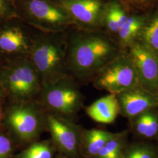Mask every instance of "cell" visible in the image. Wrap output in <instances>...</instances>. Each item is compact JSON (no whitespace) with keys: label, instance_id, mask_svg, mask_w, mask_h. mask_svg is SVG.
<instances>
[{"label":"cell","instance_id":"6da1fadb","mask_svg":"<svg viewBox=\"0 0 158 158\" xmlns=\"http://www.w3.org/2000/svg\"><path fill=\"white\" fill-rule=\"evenodd\" d=\"M66 35L68 73L79 84L91 82L122 51L102 29L85 31L71 27Z\"/></svg>","mask_w":158,"mask_h":158},{"label":"cell","instance_id":"7a4b0ae2","mask_svg":"<svg viewBox=\"0 0 158 158\" xmlns=\"http://www.w3.org/2000/svg\"><path fill=\"white\" fill-rule=\"evenodd\" d=\"M66 31H34L29 58L39 74L42 87L54 84L69 76L66 65Z\"/></svg>","mask_w":158,"mask_h":158},{"label":"cell","instance_id":"3957f363","mask_svg":"<svg viewBox=\"0 0 158 158\" xmlns=\"http://www.w3.org/2000/svg\"><path fill=\"white\" fill-rule=\"evenodd\" d=\"M3 128L14 143L27 147L48 132L45 110L37 100L6 102Z\"/></svg>","mask_w":158,"mask_h":158},{"label":"cell","instance_id":"277c9868","mask_svg":"<svg viewBox=\"0 0 158 158\" xmlns=\"http://www.w3.org/2000/svg\"><path fill=\"white\" fill-rule=\"evenodd\" d=\"M0 80L8 102L36 100L42 85L29 57L0 63Z\"/></svg>","mask_w":158,"mask_h":158},{"label":"cell","instance_id":"5b68a950","mask_svg":"<svg viewBox=\"0 0 158 158\" xmlns=\"http://www.w3.org/2000/svg\"><path fill=\"white\" fill-rule=\"evenodd\" d=\"M17 18L44 32L66 31L72 27L67 13L52 0H11Z\"/></svg>","mask_w":158,"mask_h":158},{"label":"cell","instance_id":"8992f818","mask_svg":"<svg viewBox=\"0 0 158 158\" xmlns=\"http://www.w3.org/2000/svg\"><path fill=\"white\" fill-rule=\"evenodd\" d=\"M79 85L69 75L54 84L42 87L36 100L46 112L74 121L85 100Z\"/></svg>","mask_w":158,"mask_h":158},{"label":"cell","instance_id":"52a82bcc","mask_svg":"<svg viewBox=\"0 0 158 158\" xmlns=\"http://www.w3.org/2000/svg\"><path fill=\"white\" fill-rule=\"evenodd\" d=\"M91 82L97 89L114 95L139 85L134 64L127 50L121 51Z\"/></svg>","mask_w":158,"mask_h":158},{"label":"cell","instance_id":"ba28073f","mask_svg":"<svg viewBox=\"0 0 158 158\" xmlns=\"http://www.w3.org/2000/svg\"><path fill=\"white\" fill-rule=\"evenodd\" d=\"M17 17L0 25V63L29 57L34 31Z\"/></svg>","mask_w":158,"mask_h":158},{"label":"cell","instance_id":"9c48e42d","mask_svg":"<svg viewBox=\"0 0 158 158\" xmlns=\"http://www.w3.org/2000/svg\"><path fill=\"white\" fill-rule=\"evenodd\" d=\"M48 132L59 153L68 158H81L80 142L84 128L75 121L46 112Z\"/></svg>","mask_w":158,"mask_h":158},{"label":"cell","instance_id":"30bf717a","mask_svg":"<svg viewBox=\"0 0 158 158\" xmlns=\"http://www.w3.org/2000/svg\"><path fill=\"white\" fill-rule=\"evenodd\" d=\"M67 13L72 27L85 31L100 30L108 0H52Z\"/></svg>","mask_w":158,"mask_h":158},{"label":"cell","instance_id":"8fae6325","mask_svg":"<svg viewBox=\"0 0 158 158\" xmlns=\"http://www.w3.org/2000/svg\"><path fill=\"white\" fill-rule=\"evenodd\" d=\"M127 51L134 64L139 85L158 96V55L138 40Z\"/></svg>","mask_w":158,"mask_h":158},{"label":"cell","instance_id":"7c38bea8","mask_svg":"<svg viewBox=\"0 0 158 158\" xmlns=\"http://www.w3.org/2000/svg\"><path fill=\"white\" fill-rule=\"evenodd\" d=\"M118 101L119 114L131 119L151 109L158 108V97L140 85L115 95Z\"/></svg>","mask_w":158,"mask_h":158},{"label":"cell","instance_id":"4fadbf2b","mask_svg":"<svg viewBox=\"0 0 158 158\" xmlns=\"http://www.w3.org/2000/svg\"><path fill=\"white\" fill-rule=\"evenodd\" d=\"M85 112L97 123H113L119 114L118 101L115 95L110 94L91 104L85 108Z\"/></svg>","mask_w":158,"mask_h":158},{"label":"cell","instance_id":"5bb4252c","mask_svg":"<svg viewBox=\"0 0 158 158\" xmlns=\"http://www.w3.org/2000/svg\"><path fill=\"white\" fill-rule=\"evenodd\" d=\"M117 134L100 129H83L80 142L81 157L95 158L106 143Z\"/></svg>","mask_w":158,"mask_h":158},{"label":"cell","instance_id":"9a60e30c","mask_svg":"<svg viewBox=\"0 0 158 158\" xmlns=\"http://www.w3.org/2000/svg\"><path fill=\"white\" fill-rule=\"evenodd\" d=\"M118 0H108L102 22V29L113 40L130 15Z\"/></svg>","mask_w":158,"mask_h":158},{"label":"cell","instance_id":"2e32d148","mask_svg":"<svg viewBox=\"0 0 158 158\" xmlns=\"http://www.w3.org/2000/svg\"><path fill=\"white\" fill-rule=\"evenodd\" d=\"M148 14H130L123 27L115 36L114 40L121 51H126L137 40L142 28L145 23Z\"/></svg>","mask_w":158,"mask_h":158},{"label":"cell","instance_id":"e0dca14e","mask_svg":"<svg viewBox=\"0 0 158 158\" xmlns=\"http://www.w3.org/2000/svg\"><path fill=\"white\" fill-rule=\"evenodd\" d=\"M132 128L136 135L144 138H153L158 134V111L151 109L131 119Z\"/></svg>","mask_w":158,"mask_h":158},{"label":"cell","instance_id":"ac0fdd59","mask_svg":"<svg viewBox=\"0 0 158 158\" xmlns=\"http://www.w3.org/2000/svg\"><path fill=\"white\" fill-rule=\"evenodd\" d=\"M137 40L158 56V7L148 13Z\"/></svg>","mask_w":158,"mask_h":158},{"label":"cell","instance_id":"d6986e66","mask_svg":"<svg viewBox=\"0 0 158 158\" xmlns=\"http://www.w3.org/2000/svg\"><path fill=\"white\" fill-rule=\"evenodd\" d=\"M57 149L52 139L37 141L29 145L15 158H54Z\"/></svg>","mask_w":158,"mask_h":158},{"label":"cell","instance_id":"ffe728a7","mask_svg":"<svg viewBox=\"0 0 158 158\" xmlns=\"http://www.w3.org/2000/svg\"><path fill=\"white\" fill-rule=\"evenodd\" d=\"M127 131L118 132L110 139L94 158H124Z\"/></svg>","mask_w":158,"mask_h":158},{"label":"cell","instance_id":"44dd1931","mask_svg":"<svg viewBox=\"0 0 158 158\" xmlns=\"http://www.w3.org/2000/svg\"><path fill=\"white\" fill-rule=\"evenodd\" d=\"M130 14H145L158 7V0H118Z\"/></svg>","mask_w":158,"mask_h":158},{"label":"cell","instance_id":"7402d4cb","mask_svg":"<svg viewBox=\"0 0 158 158\" xmlns=\"http://www.w3.org/2000/svg\"><path fill=\"white\" fill-rule=\"evenodd\" d=\"M14 142L7 134L0 130V158H11L14 149Z\"/></svg>","mask_w":158,"mask_h":158},{"label":"cell","instance_id":"603a6c76","mask_svg":"<svg viewBox=\"0 0 158 158\" xmlns=\"http://www.w3.org/2000/svg\"><path fill=\"white\" fill-rule=\"evenodd\" d=\"M16 17L11 0H0V25Z\"/></svg>","mask_w":158,"mask_h":158},{"label":"cell","instance_id":"cb8c5ba5","mask_svg":"<svg viewBox=\"0 0 158 158\" xmlns=\"http://www.w3.org/2000/svg\"><path fill=\"white\" fill-rule=\"evenodd\" d=\"M158 152L155 148L149 144L139 143L138 158H156Z\"/></svg>","mask_w":158,"mask_h":158},{"label":"cell","instance_id":"d4e9b609","mask_svg":"<svg viewBox=\"0 0 158 158\" xmlns=\"http://www.w3.org/2000/svg\"><path fill=\"white\" fill-rule=\"evenodd\" d=\"M6 99L0 100V130L3 128V120L4 117V111L6 106Z\"/></svg>","mask_w":158,"mask_h":158},{"label":"cell","instance_id":"484cf974","mask_svg":"<svg viewBox=\"0 0 158 158\" xmlns=\"http://www.w3.org/2000/svg\"><path fill=\"white\" fill-rule=\"evenodd\" d=\"M1 99H6V96L5 91L0 80V100Z\"/></svg>","mask_w":158,"mask_h":158},{"label":"cell","instance_id":"4316f807","mask_svg":"<svg viewBox=\"0 0 158 158\" xmlns=\"http://www.w3.org/2000/svg\"><path fill=\"white\" fill-rule=\"evenodd\" d=\"M54 158H68V157H66V156L63 155L62 153H59L57 155H56Z\"/></svg>","mask_w":158,"mask_h":158},{"label":"cell","instance_id":"83f0119b","mask_svg":"<svg viewBox=\"0 0 158 158\" xmlns=\"http://www.w3.org/2000/svg\"><path fill=\"white\" fill-rule=\"evenodd\" d=\"M158 158V154H157V158Z\"/></svg>","mask_w":158,"mask_h":158},{"label":"cell","instance_id":"f1b7e54d","mask_svg":"<svg viewBox=\"0 0 158 158\" xmlns=\"http://www.w3.org/2000/svg\"></svg>","mask_w":158,"mask_h":158}]
</instances>
